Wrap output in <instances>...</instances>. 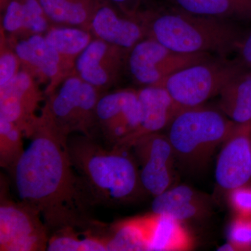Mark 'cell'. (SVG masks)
Listing matches in <instances>:
<instances>
[{
  "label": "cell",
  "mask_w": 251,
  "mask_h": 251,
  "mask_svg": "<svg viewBox=\"0 0 251 251\" xmlns=\"http://www.w3.org/2000/svg\"><path fill=\"white\" fill-rule=\"evenodd\" d=\"M44 36L58 53L67 77L74 74L77 57L94 39L90 31L67 25L51 26Z\"/></svg>",
  "instance_id": "cell-20"
},
{
  "label": "cell",
  "mask_w": 251,
  "mask_h": 251,
  "mask_svg": "<svg viewBox=\"0 0 251 251\" xmlns=\"http://www.w3.org/2000/svg\"><path fill=\"white\" fill-rule=\"evenodd\" d=\"M148 251H184L193 248V238L183 222L164 214L144 215Z\"/></svg>",
  "instance_id": "cell-17"
},
{
  "label": "cell",
  "mask_w": 251,
  "mask_h": 251,
  "mask_svg": "<svg viewBox=\"0 0 251 251\" xmlns=\"http://www.w3.org/2000/svg\"><path fill=\"white\" fill-rule=\"evenodd\" d=\"M50 23L39 0H11L3 11L1 26L11 35L25 37L46 33Z\"/></svg>",
  "instance_id": "cell-19"
},
{
  "label": "cell",
  "mask_w": 251,
  "mask_h": 251,
  "mask_svg": "<svg viewBox=\"0 0 251 251\" xmlns=\"http://www.w3.org/2000/svg\"><path fill=\"white\" fill-rule=\"evenodd\" d=\"M229 204L237 215L251 217V186L246 185L229 192Z\"/></svg>",
  "instance_id": "cell-29"
},
{
  "label": "cell",
  "mask_w": 251,
  "mask_h": 251,
  "mask_svg": "<svg viewBox=\"0 0 251 251\" xmlns=\"http://www.w3.org/2000/svg\"><path fill=\"white\" fill-rule=\"evenodd\" d=\"M1 39L0 54V87H3L17 75L22 69L21 60L13 47L8 46Z\"/></svg>",
  "instance_id": "cell-28"
},
{
  "label": "cell",
  "mask_w": 251,
  "mask_h": 251,
  "mask_svg": "<svg viewBox=\"0 0 251 251\" xmlns=\"http://www.w3.org/2000/svg\"><path fill=\"white\" fill-rule=\"evenodd\" d=\"M67 150L93 205L128 204L146 193L131 150L117 145L105 148L94 137L82 134L68 138Z\"/></svg>",
  "instance_id": "cell-2"
},
{
  "label": "cell",
  "mask_w": 251,
  "mask_h": 251,
  "mask_svg": "<svg viewBox=\"0 0 251 251\" xmlns=\"http://www.w3.org/2000/svg\"><path fill=\"white\" fill-rule=\"evenodd\" d=\"M122 12L139 21L147 11L155 6L152 0H108Z\"/></svg>",
  "instance_id": "cell-30"
},
{
  "label": "cell",
  "mask_w": 251,
  "mask_h": 251,
  "mask_svg": "<svg viewBox=\"0 0 251 251\" xmlns=\"http://www.w3.org/2000/svg\"><path fill=\"white\" fill-rule=\"evenodd\" d=\"M13 49L21 60L22 69L37 82L47 84L46 95L52 93L67 78L58 53L44 35L22 37L15 42Z\"/></svg>",
  "instance_id": "cell-14"
},
{
  "label": "cell",
  "mask_w": 251,
  "mask_h": 251,
  "mask_svg": "<svg viewBox=\"0 0 251 251\" xmlns=\"http://www.w3.org/2000/svg\"><path fill=\"white\" fill-rule=\"evenodd\" d=\"M49 251H108L106 234L87 232L81 234L76 229L67 227L53 232L49 237Z\"/></svg>",
  "instance_id": "cell-25"
},
{
  "label": "cell",
  "mask_w": 251,
  "mask_h": 251,
  "mask_svg": "<svg viewBox=\"0 0 251 251\" xmlns=\"http://www.w3.org/2000/svg\"><path fill=\"white\" fill-rule=\"evenodd\" d=\"M214 57L209 53H181L145 37L128 51L126 69L143 87L158 86L174 73Z\"/></svg>",
  "instance_id": "cell-7"
},
{
  "label": "cell",
  "mask_w": 251,
  "mask_h": 251,
  "mask_svg": "<svg viewBox=\"0 0 251 251\" xmlns=\"http://www.w3.org/2000/svg\"><path fill=\"white\" fill-rule=\"evenodd\" d=\"M142 108L138 90L125 89L100 96L96 108V125L111 146L117 145L139 126Z\"/></svg>",
  "instance_id": "cell-10"
},
{
  "label": "cell",
  "mask_w": 251,
  "mask_h": 251,
  "mask_svg": "<svg viewBox=\"0 0 251 251\" xmlns=\"http://www.w3.org/2000/svg\"><path fill=\"white\" fill-rule=\"evenodd\" d=\"M131 150L145 192L155 197L173 186L176 158L167 135L159 132L144 135L135 140Z\"/></svg>",
  "instance_id": "cell-9"
},
{
  "label": "cell",
  "mask_w": 251,
  "mask_h": 251,
  "mask_svg": "<svg viewBox=\"0 0 251 251\" xmlns=\"http://www.w3.org/2000/svg\"><path fill=\"white\" fill-rule=\"evenodd\" d=\"M153 198L152 212L171 216L181 222L204 215L208 209L205 198L187 185L171 186Z\"/></svg>",
  "instance_id": "cell-18"
},
{
  "label": "cell",
  "mask_w": 251,
  "mask_h": 251,
  "mask_svg": "<svg viewBox=\"0 0 251 251\" xmlns=\"http://www.w3.org/2000/svg\"><path fill=\"white\" fill-rule=\"evenodd\" d=\"M138 94L142 108L140 125L129 136L115 145L129 150L140 137L168 128L173 119L186 109L180 106L161 86L143 87L138 90Z\"/></svg>",
  "instance_id": "cell-15"
},
{
  "label": "cell",
  "mask_w": 251,
  "mask_h": 251,
  "mask_svg": "<svg viewBox=\"0 0 251 251\" xmlns=\"http://www.w3.org/2000/svg\"><path fill=\"white\" fill-rule=\"evenodd\" d=\"M237 125L223 112L201 105L181 110L167 128V136L176 160L187 168L199 169Z\"/></svg>",
  "instance_id": "cell-4"
},
{
  "label": "cell",
  "mask_w": 251,
  "mask_h": 251,
  "mask_svg": "<svg viewBox=\"0 0 251 251\" xmlns=\"http://www.w3.org/2000/svg\"><path fill=\"white\" fill-rule=\"evenodd\" d=\"M216 184L229 193L251 181V122L237 125L223 144L216 163Z\"/></svg>",
  "instance_id": "cell-13"
},
{
  "label": "cell",
  "mask_w": 251,
  "mask_h": 251,
  "mask_svg": "<svg viewBox=\"0 0 251 251\" xmlns=\"http://www.w3.org/2000/svg\"><path fill=\"white\" fill-rule=\"evenodd\" d=\"M247 70L238 59L216 56L174 73L158 86L180 106L195 108L219 95L225 86Z\"/></svg>",
  "instance_id": "cell-6"
},
{
  "label": "cell",
  "mask_w": 251,
  "mask_h": 251,
  "mask_svg": "<svg viewBox=\"0 0 251 251\" xmlns=\"http://www.w3.org/2000/svg\"><path fill=\"white\" fill-rule=\"evenodd\" d=\"M221 111L237 125L251 122V70L228 82L219 94Z\"/></svg>",
  "instance_id": "cell-22"
},
{
  "label": "cell",
  "mask_w": 251,
  "mask_h": 251,
  "mask_svg": "<svg viewBox=\"0 0 251 251\" xmlns=\"http://www.w3.org/2000/svg\"><path fill=\"white\" fill-rule=\"evenodd\" d=\"M227 237L238 251H251V217L237 215L229 225Z\"/></svg>",
  "instance_id": "cell-27"
},
{
  "label": "cell",
  "mask_w": 251,
  "mask_h": 251,
  "mask_svg": "<svg viewBox=\"0 0 251 251\" xmlns=\"http://www.w3.org/2000/svg\"><path fill=\"white\" fill-rule=\"evenodd\" d=\"M128 51L94 37L77 57L74 74L103 92L120 80Z\"/></svg>",
  "instance_id": "cell-11"
},
{
  "label": "cell",
  "mask_w": 251,
  "mask_h": 251,
  "mask_svg": "<svg viewBox=\"0 0 251 251\" xmlns=\"http://www.w3.org/2000/svg\"><path fill=\"white\" fill-rule=\"evenodd\" d=\"M10 1L11 0H0V7H1V13L6 9V6L9 4Z\"/></svg>",
  "instance_id": "cell-32"
},
{
  "label": "cell",
  "mask_w": 251,
  "mask_h": 251,
  "mask_svg": "<svg viewBox=\"0 0 251 251\" xmlns=\"http://www.w3.org/2000/svg\"><path fill=\"white\" fill-rule=\"evenodd\" d=\"M239 62L247 69L251 70V31L244 35L237 50Z\"/></svg>",
  "instance_id": "cell-31"
},
{
  "label": "cell",
  "mask_w": 251,
  "mask_h": 251,
  "mask_svg": "<svg viewBox=\"0 0 251 251\" xmlns=\"http://www.w3.org/2000/svg\"><path fill=\"white\" fill-rule=\"evenodd\" d=\"M146 37L181 53L227 57L244 34L234 21L198 16L173 7L153 6L140 18Z\"/></svg>",
  "instance_id": "cell-3"
},
{
  "label": "cell",
  "mask_w": 251,
  "mask_h": 251,
  "mask_svg": "<svg viewBox=\"0 0 251 251\" xmlns=\"http://www.w3.org/2000/svg\"><path fill=\"white\" fill-rule=\"evenodd\" d=\"M36 81L21 69L6 85L0 87V119L14 123L29 138L39 117L36 111L44 99Z\"/></svg>",
  "instance_id": "cell-12"
},
{
  "label": "cell",
  "mask_w": 251,
  "mask_h": 251,
  "mask_svg": "<svg viewBox=\"0 0 251 251\" xmlns=\"http://www.w3.org/2000/svg\"><path fill=\"white\" fill-rule=\"evenodd\" d=\"M101 93L73 74L47 96L39 122L65 140L75 133L94 137L96 108Z\"/></svg>",
  "instance_id": "cell-5"
},
{
  "label": "cell",
  "mask_w": 251,
  "mask_h": 251,
  "mask_svg": "<svg viewBox=\"0 0 251 251\" xmlns=\"http://www.w3.org/2000/svg\"><path fill=\"white\" fill-rule=\"evenodd\" d=\"M29 139L9 171L20 202L39 212L52 234L67 227H101L91 216L94 205L73 166L67 140L39 118Z\"/></svg>",
  "instance_id": "cell-1"
},
{
  "label": "cell",
  "mask_w": 251,
  "mask_h": 251,
  "mask_svg": "<svg viewBox=\"0 0 251 251\" xmlns=\"http://www.w3.org/2000/svg\"><path fill=\"white\" fill-rule=\"evenodd\" d=\"M22 130L12 122L0 119V166L9 171L22 156Z\"/></svg>",
  "instance_id": "cell-26"
},
{
  "label": "cell",
  "mask_w": 251,
  "mask_h": 251,
  "mask_svg": "<svg viewBox=\"0 0 251 251\" xmlns=\"http://www.w3.org/2000/svg\"><path fill=\"white\" fill-rule=\"evenodd\" d=\"M108 251H148L146 227L143 216L117 221L106 233Z\"/></svg>",
  "instance_id": "cell-24"
},
{
  "label": "cell",
  "mask_w": 251,
  "mask_h": 251,
  "mask_svg": "<svg viewBox=\"0 0 251 251\" xmlns=\"http://www.w3.org/2000/svg\"><path fill=\"white\" fill-rule=\"evenodd\" d=\"M1 186L0 251L47 250L49 231L42 218L30 206L9 199Z\"/></svg>",
  "instance_id": "cell-8"
},
{
  "label": "cell",
  "mask_w": 251,
  "mask_h": 251,
  "mask_svg": "<svg viewBox=\"0 0 251 251\" xmlns=\"http://www.w3.org/2000/svg\"><path fill=\"white\" fill-rule=\"evenodd\" d=\"M189 14L234 21H251V0H168Z\"/></svg>",
  "instance_id": "cell-21"
},
{
  "label": "cell",
  "mask_w": 251,
  "mask_h": 251,
  "mask_svg": "<svg viewBox=\"0 0 251 251\" xmlns=\"http://www.w3.org/2000/svg\"><path fill=\"white\" fill-rule=\"evenodd\" d=\"M50 21L90 30L99 0H39Z\"/></svg>",
  "instance_id": "cell-23"
},
{
  "label": "cell",
  "mask_w": 251,
  "mask_h": 251,
  "mask_svg": "<svg viewBox=\"0 0 251 251\" xmlns=\"http://www.w3.org/2000/svg\"><path fill=\"white\" fill-rule=\"evenodd\" d=\"M90 30L94 37L128 50L146 37L139 21L124 14L108 0H99Z\"/></svg>",
  "instance_id": "cell-16"
}]
</instances>
